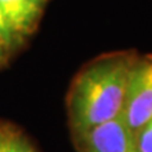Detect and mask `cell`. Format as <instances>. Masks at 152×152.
<instances>
[{
    "label": "cell",
    "instance_id": "cell-1",
    "mask_svg": "<svg viewBox=\"0 0 152 152\" xmlns=\"http://www.w3.org/2000/svg\"><path fill=\"white\" fill-rule=\"evenodd\" d=\"M134 58L129 53L107 55L76 75L67 94V115L74 137L122 115Z\"/></svg>",
    "mask_w": 152,
    "mask_h": 152
},
{
    "label": "cell",
    "instance_id": "cell-2",
    "mask_svg": "<svg viewBox=\"0 0 152 152\" xmlns=\"http://www.w3.org/2000/svg\"><path fill=\"white\" fill-rule=\"evenodd\" d=\"M122 117L134 134L152 119V55L133 61Z\"/></svg>",
    "mask_w": 152,
    "mask_h": 152
},
{
    "label": "cell",
    "instance_id": "cell-3",
    "mask_svg": "<svg viewBox=\"0 0 152 152\" xmlns=\"http://www.w3.org/2000/svg\"><path fill=\"white\" fill-rule=\"evenodd\" d=\"M74 138L79 152H138L136 134L122 115L90 128Z\"/></svg>",
    "mask_w": 152,
    "mask_h": 152
},
{
    "label": "cell",
    "instance_id": "cell-4",
    "mask_svg": "<svg viewBox=\"0 0 152 152\" xmlns=\"http://www.w3.org/2000/svg\"><path fill=\"white\" fill-rule=\"evenodd\" d=\"M46 0H0V12L18 39L33 31Z\"/></svg>",
    "mask_w": 152,
    "mask_h": 152
},
{
    "label": "cell",
    "instance_id": "cell-5",
    "mask_svg": "<svg viewBox=\"0 0 152 152\" xmlns=\"http://www.w3.org/2000/svg\"><path fill=\"white\" fill-rule=\"evenodd\" d=\"M4 152H36V150L19 133L7 132L5 151Z\"/></svg>",
    "mask_w": 152,
    "mask_h": 152
},
{
    "label": "cell",
    "instance_id": "cell-6",
    "mask_svg": "<svg viewBox=\"0 0 152 152\" xmlns=\"http://www.w3.org/2000/svg\"><path fill=\"white\" fill-rule=\"evenodd\" d=\"M138 152H152V119L136 133Z\"/></svg>",
    "mask_w": 152,
    "mask_h": 152
},
{
    "label": "cell",
    "instance_id": "cell-7",
    "mask_svg": "<svg viewBox=\"0 0 152 152\" xmlns=\"http://www.w3.org/2000/svg\"><path fill=\"white\" fill-rule=\"evenodd\" d=\"M0 39L4 42V45L8 47L9 51H12L13 47L15 46V43L19 41L18 38L14 36V33L12 32V29L9 28L8 23H7L5 18H4L1 12H0Z\"/></svg>",
    "mask_w": 152,
    "mask_h": 152
},
{
    "label": "cell",
    "instance_id": "cell-8",
    "mask_svg": "<svg viewBox=\"0 0 152 152\" xmlns=\"http://www.w3.org/2000/svg\"><path fill=\"white\" fill-rule=\"evenodd\" d=\"M9 52H10V51L8 50V47L4 45V42L1 39H0V64H3L4 61L7 60Z\"/></svg>",
    "mask_w": 152,
    "mask_h": 152
},
{
    "label": "cell",
    "instance_id": "cell-9",
    "mask_svg": "<svg viewBox=\"0 0 152 152\" xmlns=\"http://www.w3.org/2000/svg\"><path fill=\"white\" fill-rule=\"evenodd\" d=\"M5 140H7V132L0 131V152L5 151Z\"/></svg>",
    "mask_w": 152,
    "mask_h": 152
}]
</instances>
